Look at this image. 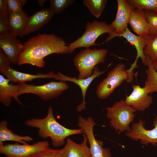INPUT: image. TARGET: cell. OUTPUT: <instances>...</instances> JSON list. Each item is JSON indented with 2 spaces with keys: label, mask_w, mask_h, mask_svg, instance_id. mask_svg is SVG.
<instances>
[{
  "label": "cell",
  "mask_w": 157,
  "mask_h": 157,
  "mask_svg": "<svg viewBox=\"0 0 157 157\" xmlns=\"http://www.w3.org/2000/svg\"><path fill=\"white\" fill-rule=\"evenodd\" d=\"M61 37L53 34H39L24 44L19 57V65L29 64L40 68L44 67V58L53 53H71L68 45Z\"/></svg>",
  "instance_id": "6da1fadb"
},
{
  "label": "cell",
  "mask_w": 157,
  "mask_h": 157,
  "mask_svg": "<svg viewBox=\"0 0 157 157\" xmlns=\"http://www.w3.org/2000/svg\"><path fill=\"white\" fill-rule=\"evenodd\" d=\"M24 124L29 127L38 128L39 135L42 138H50L52 145L55 147L64 145L66 138L70 135L83 133L80 128L68 129L58 123L54 117L53 109L51 106L45 117L31 118L26 120Z\"/></svg>",
  "instance_id": "7a4b0ae2"
},
{
  "label": "cell",
  "mask_w": 157,
  "mask_h": 157,
  "mask_svg": "<svg viewBox=\"0 0 157 157\" xmlns=\"http://www.w3.org/2000/svg\"><path fill=\"white\" fill-rule=\"evenodd\" d=\"M134 70L131 67L126 69L125 65L122 63L117 64L97 86L96 92L97 97L101 99H105L123 82L126 81L128 83H131L135 75Z\"/></svg>",
  "instance_id": "3957f363"
},
{
  "label": "cell",
  "mask_w": 157,
  "mask_h": 157,
  "mask_svg": "<svg viewBox=\"0 0 157 157\" xmlns=\"http://www.w3.org/2000/svg\"><path fill=\"white\" fill-rule=\"evenodd\" d=\"M106 109V116L110 120V126L118 134L130 130L129 125L134 120L136 111L127 105L125 100L116 102Z\"/></svg>",
  "instance_id": "277c9868"
},
{
  "label": "cell",
  "mask_w": 157,
  "mask_h": 157,
  "mask_svg": "<svg viewBox=\"0 0 157 157\" xmlns=\"http://www.w3.org/2000/svg\"><path fill=\"white\" fill-rule=\"evenodd\" d=\"M107 53L105 49L86 48L74 57L73 64L79 72V78H86L93 74L94 69L98 64L105 61Z\"/></svg>",
  "instance_id": "5b68a950"
},
{
  "label": "cell",
  "mask_w": 157,
  "mask_h": 157,
  "mask_svg": "<svg viewBox=\"0 0 157 157\" xmlns=\"http://www.w3.org/2000/svg\"><path fill=\"white\" fill-rule=\"evenodd\" d=\"M114 31L111 24L106 22L97 20L88 22L82 35L68 45L70 51L72 53L78 48L84 47L87 48L91 46L99 45L95 43L98 38L105 33H112Z\"/></svg>",
  "instance_id": "8992f818"
},
{
  "label": "cell",
  "mask_w": 157,
  "mask_h": 157,
  "mask_svg": "<svg viewBox=\"0 0 157 157\" xmlns=\"http://www.w3.org/2000/svg\"><path fill=\"white\" fill-rule=\"evenodd\" d=\"M20 84L19 95L24 94L31 93L46 101L58 97L69 88L65 81H52L40 85L28 84L25 83Z\"/></svg>",
  "instance_id": "52a82bcc"
},
{
  "label": "cell",
  "mask_w": 157,
  "mask_h": 157,
  "mask_svg": "<svg viewBox=\"0 0 157 157\" xmlns=\"http://www.w3.org/2000/svg\"><path fill=\"white\" fill-rule=\"evenodd\" d=\"M78 121V126L86 136L89 144L92 157H112L110 149L104 148L103 142L95 137L93 128L96 124L93 119L90 116L86 118L79 115Z\"/></svg>",
  "instance_id": "ba28073f"
},
{
  "label": "cell",
  "mask_w": 157,
  "mask_h": 157,
  "mask_svg": "<svg viewBox=\"0 0 157 157\" xmlns=\"http://www.w3.org/2000/svg\"><path fill=\"white\" fill-rule=\"evenodd\" d=\"M49 147L47 141L38 142L32 144H19L17 143L0 145V153L6 157H29Z\"/></svg>",
  "instance_id": "9c48e42d"
},
{
  "label": "cell",
  "mask_w": 157,
  "mask_h": 157,
  "mask_svg": "<svg viewBox=\"0 0 157 157\" xmlns=\"http://www.w3.org/2000/svg\"><path fill=\"white\" fill-rule=\"evenodd\" d=\"M145 124V121L140 119L137 122L132 124L130 130L126 133V135L132 140H139L142 144L147 146L151 144L156 146L157 144V116H155L154 119L152 129H146Z\"/></svg>",
  "instance_id": "30bf717a"
},
{
  "label": "cell",
  "mask_w": 157,
  "mask_h": 157,
  "mask_svg": "<svg viewBox=\"0 0 157 157\" xmlns=\"http://www.w3.org/2000/svg\"><path fill=\"white\" fill-rule=\"evenodd\" d=\"M117 8L114 20L110 24L114 31L108 34L105 40V42L113 38L119 36L123 33L128 27L129 17L132 10L135 8L126 0H117Z\"/></svg>",
  "instance_id": "8fae6325"
},
{
  "label": "cell",
  "mask_w": 157,
  "mask_h": 157,
  "mask_svg": "<svg viewBox=\"0 0 157 157\" xmlns=\"http://www.w3.org/2000/svg\"><path fill=\"white\" fill-rule=\"evenodd\" d=\"M133 90L129 95H126V104L136 111H144L148 108L153 102V97L149 95L148 86L145 81L144 86L141 87L138 84L132 85Z\"/></svg>",
  "instance_id": "7c38bea8"
},
{
  "label": "cell",
  "mask_w": 157,
  "mask_h": 157,
  "mask_svg": "<svg viewBox=\"0 0 157 157\" xmlns=\"http://www.w3.org/2000/svg\"><path fill=\"white\" fill-rule=\"evenodd\" d=\"M16 37L9 32L0 35V49L14 65L17 63L24 47Z\"/></svg>",
  "instance_id": "4fadbf2b"
},
{
  "label": "cell",
  "mask_w": 157,
  "mask_h": 157,
  "mask_svg": "<svg viewBox=\"0 0 157 157\" xmlns=\"http://www.w3.org/2000/svg\"><path fill=\"white\" fill-rule=\"evenodd\" d=\"M109 64L107 68L103 71H101L98 66H96L94 69L93 73L90 76L86 78H77L75 77H72L65 75L58 72L57 74L59 76V79L60 81H68L73 82L79 86L81 89L83 100L82 103L77 107L76 110L78 112H80L86 109V102L85 96L87 90L92 81L96 78L103 74L107 69L109 67Z\"/></svg>",
  "instance_id": "5bb4252c"
},
{
  "label": "cell",
  "mask_w": 157,
  "mask_h": 157,
  "mask_svg": "<svg viewBox=\"0 0 157 157\" xmlns=\"http://www.w3.org/2000/svg\"><path fill=\"white\" fill-rule=\"evenodd\" d=\"M54 14L49 8L37 11L29 17L26 26L19 36L23 37L39 30L50 21Z\"/></svg>",
  "instance_id": "9a60e30c"
},
{
  "label": "cell",
  "mask_w": 157,
  "mask_h": 157,
  "mask_svg": "<svg viewBox=\"0 0 157 157\" xmlns=\"http://www.w3.org/2000/svg\"><path fill=\"white\" fill-rule=\"evenodd\" d=\"M83 136V141L80 144L76 143L68 138L65 146L61 149L62 157H92L86 136L84 134Z\"/></svg>",
  "instance_id": "2e32d148"
},
{
  "label": "cell",
  "mask_w": 157,
  "mask_h": 157,
  "mask_svg": "<svg viewBox=\"0 0 157 157\" xmlns=\"http://www.w3.org/2000/svg\"><path fill=\"white\" fill-rule=\"evenodd\" d=\"M10 82L18 83L19 84L25 83L26 81L39 78H52L58 79L57 74L53 72H50L46 74L38 73L36 74L25 73L17 71L9 67L8 69L1 72Z\"/></svg>",
  "instance_id": "e0dca14e"
},
{
  "label": "cell",
  "mask_w": 157,
  "mask_h": 157,
  "mask_svg": "<svg viewBox=\"0 0 157 157\" xmlns=\"http://www.w3.org/2000/svg\"><path fill=\"white\" fill-rule=\"evenodd\" d=\"M10 80L0 74V101L4 106L8 107L10 105L12 98L19 104L22 105L19 99L20 84L13 85L9 84Z\"/></svg>",
  "instance_id": "ac0fdd59"
},
{
  "label": "cell",
  "mask_w": 157,
  "mask_h": 157,
  "mask_svg": "<svg viewBox=\"0 0 157 157\" xmlns=\"http://www.w3.org/2000/svg\"><path fill=\"white\" fill-rule=\"evenodd\" d=\"M129 24L138 35L144 36L148 34L149 25L145 17L144 10L133 9L131 13Z\"/></svg>",
  "instance_id": "d6986e66"
},
{
  "label": "cell",
  "mask_w": 157,
  "mask_h": 157,
  "mask_svg": "<svg viewBox=\"0 0 157 157\" xmlns=\"http://www.w3.org/2000/svg\"><path fill=\"white\" fill-rule=\"evenodd\" d=\"M119 37L124 38L131 44L135 47L137 51V56L134 63L137 64L138 59L140 58L142 63L144 65L147 66V60L144 53V49L146 45V40L144 37L134 34L129 30L128 27Z\"/></svg>",
  "instance_id": "ffe728a7"
},
{
  "label": "cell",
  "mask_w": 157,
  "mask_h": 157,
  "mask_svg": "<svg viewBox=\"0 0 157 157\" xmlns=\"http://www.w3.org/2000/svg\"><path fill=\"white\" fill-rule=\"evenodd\" d=\"M28 18L24 12L9 13V32L16 36H19L24 30Z\"/></svg>",
  "instance_id": "44dd1931"
},
{
  "label": "cell",
  "mask_w": 157,
  "mask_h": 157,
  "mask_svg": "<svg viewBox=\"0 0 157 157\" xmlns=\"http://www.w3.org/2000/svg\"><path fill=\"white\" fill-rule=\"evenodd\" d=\"M8 122L1 121L0 122V145L6 141L19 142L22 144L27 143L33 140V138L29 136H20L14 133L13 131L7 127Z\"/></svg>",
  "instance_id": "7402d4cb"
},
{
  "label": "cell",
  "mask_w": 157,
  "mask_h": 157,
  "mask_svg": "<svg viewBox=\"0 0 157 157\" xmlns=\"http://www.w3.org/2000/svg\"><path fill=\"white\" fill-rule=\"evenodd\" d=\"M146 45L144 50L145 56L149 57L152 63L157 60V34H147L144 36Z\"/></svg>",
  "instance_id": "603a6c76"
},
{
  "label": "cell",
  "mask_w": 157,
  "mask_h": 157,
  "mask_svg": "<svg viewBox=\"0 0 157 157\" xmlns=\"http://www.w3.org/2000/svg\"><path fill=\"white\" fill-rule=\"evenodd\" d=\"M145 57L148 68L145 70L147 74V79L145 81L148 86L149 94L157 93V72L153 68L149 57L145 56Z\"/></svg>",
  "instance_id": "cb8c5ba5"
},
{
  "label": "cell",
  "mask_w": 157,
  "mask_h": 157,
  "mask_svg": "<svg viewBox=\"0 0 157 157\" xmlns=\"http://www.w3.org/2000/svg\"><path fill=\"white\" fill-rule=\"evenodd\" d=\"M107 1V0H83V3L92 15L98 18L101 15Z\"/></svg>",
  "instance_id": "d4e9b609"
},
{
  "label": "cell",
  "mask_w": 157,
  "mask_h": 157,
  "mask_svg": "<svg viewBox=\"0 0 157 157\" xmlns=\"http://www.w3.org/2000/svg\"><path fill=\"white\" fill-rule=\"evenodd\" d=\"M135 8L157 12V0H127Z\"/></svg>",
  "instance_id": "484cf974"
},
{
  "label": "cell",
  "mask_w": 157,
  "mask_h": 157,
  "mask_svg": "<svg viewBox=\"0 0 157 157\" xmlns=\"http://www.w3.org/2000/svg\"><path fill=\"white\" fill-rule=\"evenodd\" d=\"M144 10L145 17L149 25L148 34H157V12L151 10Z\"/></svg>",
  "instance_id": "4316f807"
},
{
  "label": "cell",
  "mask_w": 157,
  "mask_h": 157,
  "mask_svg": "<svg viewBox=\"0 0 157 157\" xmlns=\"http://www.w3.org/2000/svg\"><path fill=\"white\" fill-rule=\"evenodd\" d=\"M74 0H51L50 9L54 14H58L72 4Z\"/></svg>",
  "instance_id": "83f0119b"
},
{
  "label": "cell",
  "mask_w": 157,
  "mask_h": 157,
  "mask_svg": "<svg viewBox=\"0 0 157 157\" xmlns=\"http://www.w3.org/2000/svg\"><path fill=\"white\" fill-rule=\"evenodd\" d=\"M9 14L10 13H21L24 12L23 6L27 1L26 0H7Z\"/></svg>",
  "instance_id": "f1b7e54d"
},
{
  "label": "cell",
  "mask_w": 157,
  "mask_h": 157,
  "mask_svg": "<svg viewBox=\"0 0 157 157\" xmlns=\"http://www.w3.org/2000/svg\"><path fill=\"white\" fill-rule=\"evenodd\" d=\"M29 157H62V154L61 149H54L49 147Z\"/></svg>",
  "instance_id": "f546056e"
},
{
  "label": "cell",
  "mask_w": 157,
  "mask_h": 157,
  "mask_svg": "<svg viewBox=\"0 0 157 157\" xmlns=\"http://www.w3.org/2000/svg\"><path fill=\"white\" fill-rule=\"evenodd\" d=\"M8 15L0 13V35L9 31Z\"/></svg>",
  "instance_id": "4dcf8cb0"
},
{
  "label": "cell",
  "mask_w": 157,
  "mask_h": 157,
  "mask_svg": "<svg viewBox=\"0 0 157 157\" xmlns=\"http://www.w3.org/2000/svg\"><path fill=\"white\" fill-rule=\"evenodd\" d=\"M10 61L3 51L0 49V71L6 70L9 67Z\"/></svg>",
  "instance_id": "1f68e13d"
},
{
  "label": "cell",
  "mask_w": 157,
  "mask_h": 157,
  "mask_svg": "<svg viewBox=\"0 0 157 157\" xmlns=\"http://www.w3.org/2000/svg\"><path fill=\"white\" fill-rule=\"evenodd\" d=\"M0 13L8 15V10L7 0H0Z\"/></svg>",
  "instance_id": "d6a6232c"
},
{
  "label": "cell",
  "mask_w": 157,
  "mask_h": 157,
  "mask_svg": "<svg viewBox=\"0 0 157 157\" xmlns=\"http://www.w3.org/2000/svg\"><path fill=\"white\" fill-rule=\"evenodd\" d=\"M47 1L46 0H39L38 1V4L40 7H42L45 2Z\"/></svg>",
  "instance_id": "836d02e7"
},
{
  "label": "cell",
  "mask_w": 157,
  "mask_h": 157,
  "mask_svg": "<svg viewBox=\"0 0 157 157\" xmlns=\"http://www.w3.org/2000/svg\"><path fill=\"white\" fill-rule=\"evenodd\" d=\"M152 65L154 69L157 70V60L154 62L152 63Z\"/></svg>",
  "instance_id": "e575fe53"
}]
</instances>
